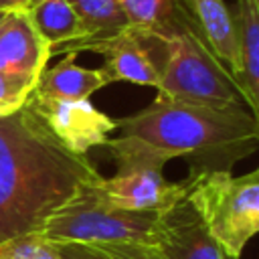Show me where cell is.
Returning a JSON list of instances; mask_svg holds the SVG:
<instances>
[{
	"instance_id": "1",
	"label": "cell",
	"mask_w": 259,
	"mask_h": 259,
	"mask_svg": "<svg viewBox=\"0 0 259 259\" xmlns=\"http://www.w3.org/2000/svg\"><path fill=\"white\" fill-rule=\"evenodd\" d=\"M103 174L67 150L24 103L0 117V243L40 225Z\"/></svg>"
},
{
	"instance_id": "2",
	"label": "cell",
	"mask_w": 259,
	"mask_h": 259,
	"mask_svg": "<svg viewBox=\"0 0 259 259\" xmlns=\"http://www.w3.org/2000/svg\"><path fill=\"white\" fill-rule=\"evenodd\" d=\"M115 130L140 138L172 158H186L190 172L231 170L259 144L257 115L245 105L208 107L164 95H156L138 113L115 119Z\"/></svg>"
},
{
	"instance_id": "3",
	"label": "cell",
	"mask_w": 259,
	"mask_h": 259,
	"mask_svg": "<svg viewBox=\"0 0 259 259\" xmlns=\"http://www.w3.org/2000/svg\"><path fill=\"white\" fill-rule=\"evenodd\" d=\"M186 198L221 249L239 259L259 231V172L233 176L229 170L190 172Z\"/></svg>"
},
{
	"instance_id": "4",
	"label": "cell",
	"mask_w": 259,
	"mask_h": 259,
	"mask_svg": "<svg viewBox=\"0 0 259 259\" xmlns=\"http://www.w3.org/2000/svg\"><path fill=\"white\" fill-rule=\"evenodd\" d=\"M162 47L164 63L156 87L158 95L208 107L245 105L239 85L210 53L194 26L176 32Z\"/></svg>"
},
{
	"instance_id": "5",
	"label": "cell",
	"mask_w": 259,
	"mask_h": 259,
	"mask_svg": "<svg viewBox=\"0 0 259 259\" xmlns=\"http://www.w3.org/2000/svg\"><path fill=\"white\" fill-rule=\"evenodd\" d=\"M97 184L53 212L36 235L53 243H136L154 247L158 212L117 208L97 192Z\"/></svg>"
},
{
	"instance_id": "6",
	"label": "cell",
	"mask_w": 259,
	"mask_h": 259,
	"mask_svg": "<svg viewBox=\"0 0 259 259\" xmlns=\"http://www.w3.org/2000/svg\"><path fill=\"white\" fill-rule=\"evenodd\" d=\"M26 105L67 150L81 156L103 146L115 130V119L91 105L89 99H55L32 91Z\"/></svg>"
},
{
	"instance_id": "7",
	"label": "cell",
	"mask_w": 259,
	"mask_h": 259,
	"mask_svg": "<svg viewBox=\"0 0 259 259\" xmlns=\"http://www.w3.org/2000/svg\"><path fill=\"white\" fill-rule=\"evenodd\" d=\"M148 40L132 28L115 32L105 38H87L75 40L65 47H59L55 53H79V51H93L103 57V75L107 83L113 81H130L136 85L158 87L160 83V67L154 61ZM53 53V55H55Z\"/></svg>"
},
{
	"instance_id": "8",
	"label": "cell",
	"mask_w": 259,
	"mask_h": 259,
	"mask_svg": "<svg viewBox=\"0 0 259 259\" xmlns=\"http://www.w3.org/2000/svg\"><path fill=\"white\" fill-rule=\"evenodd\" d=\"M162 170L154 166L117 168L113 176L101 178L97 192L123 210L162 212L186 194V182H170Z\"/></svg>"
},
{
	"instance_id": "9",
	"label": "cell",
	"mask_w": 259,
	"mask_h": 259,
	"mask_svg": "<svg viewBox=\"0 0 259 259\" xmlns=\"http://www.w3.org/2000/svg\"><path fill=\"white\" fill-rule=\"evenodd\" d=\"M154 249L162 259H233L210 237L186 194L158 212Z\"/></svg>"
},
{
	"instance_id": "10",
	"label": "cell",
	"mask_w": 259,
	"mask_h": 259,
	"mask_svg": "<svg viewBox=\"0 0 259 259\" xmlns=\"http://www.w3.org/2000/svg\"><path fill=\"white\" fill-rule=\"evenodd\" d=\"M49 57L51 47L34 30L28 14L24 10L8 12L0 24V71L36 83Z\"/></svg>"
},
{
	"instance_id": "11",
	"label": "cell",
	"mask_w": 259,
	"mask_h": 259,
	"mask_svg": "<svg viewBox=\"0 0 259 259\" xmlns=\"http://www.w3.org/2000/svg\"><path fill=\"white\" fill-rule=\"evenodd\" d=\"M188 6V14L194 22L198 36L210 49V53L225 65L235 83L241 79V59L237 45L235 18L225 0H182Z\"/></svg>"
},
{
	"instance_id": "12",
	"label": "cell",
	"mask_w": 259,
	"mask_h": 259,
	"mask_svg": "<svg viewBox=\"0 0 259 259\" xmlns=\"http://www.w3.org/2000/svg\"><path fill=\"white\" fill-rule=\"evenodd\" d=\"M117 4L125 16L127 28L158 42L194 26L180 0H117Z\"/></svg>"
},
{
	"instance_id": "13",
	"label": "cell",
	"mask_w": 259,
	"mask_h": 259,
	"mask_svg": "<svg viewBox=\"0 0 259 259\" xmlns=\"http://www.w3.org/2000/svg\"><path fill=\"white\" fill-rule=\"evenodd\" d=\"M235 28L241 59L239 89L253 115L259 111V0H237Z\"/></svg>"
},
{
	"instance_id": "14",
	"label": "cell",
	"mask_w": 259,
	"mask_h": 259,
	"mask_svg": "<svg viewBox=\"0 0 259 259\" xmlns=\"http://www.w3.org/2000/svg\"><path fill=\"white\" fill-rule=\"evenodd\" d=\"M105 85L107 79L101 69H85L75 63V53H65L57 65L42 69L32 91L55 99H89Z\"/></svg>"
},
{
	"instance_id": "15",
	"label": "cell",
	"mask_w": 259,
	"mask_h": 259,
	"mask_svg": "<svg viewBox=\"0 0 259 259\" xmlns=\"http://www.w3.org/2000/svg\"><path fill=\"white\" fill-rule=\"evenodd\" d=\"M24 12L40 38L51 47V55L59 47L83 40L87 36L81 18L67 0H36Z\"/></svg>"
},
{
	"instance_id": "16",
	"label": "cell",
	"mask_w": 259,
	"mask_h": 259,
	"mask_svg": "<svg viewBox=\"0 0 259 259\" xmlns=\"http://www.w3.org/2000/svg\"><path fill=\"white\" fill-rule=\"evenodd\" d=\"M85 26V38H105L127 28L117 0H67ZM55 53V51H53Z\"/></svg>"
},
{
	"instance_id": "17",
	"label": "cell",
	"mask_w": 259,
	"mask_h": 259,
	"mask_svg": "<svg viewBox=\"0 0 259 259\" xmlns=\"http://www.w3.org/2000/svg\"><path fill=\"white\" fill-rule=\"evenodd\" d=\"M63 259H162L154 247L136 243H55Z\"/></svg>"
},
{
	"instance_id": "18",
	"label": "cell",
	"mask_w": 259,
	"mask_h": 259,
	"mask_svg": "<svg viewBox=\"0 0 259 259\" xmlns=\"http://www.w3.org/2000/svg\"><path fill=\"white\" fill-rule=\"evenodd\" d=\"M103 146L109 150V154L117 162V168H140V166L164 168L172 160L170 154L134 136L121 134L117 138H107Z\"/></svg>"
},
{
	"instance_id": "19",
	"label": "cell",
	"mask_w": 259,
	"mask_h": 259,
	"mask_svg": "<svg viewBox=\"0 0 259 259\" xmlns=\"http://www.w3.org/2000/svg\"><path fill=\"white\" fill-rule=\"evenodd\" d=\"M0 259H63V257L53 241L36 233H26L2 241Z\"/></svg>"
},
{
	"instance_id": "20",
	"label": "cell",
	"mask_w": 259,
	"mask_h": 259,
	"mask_svg": "<svg viewBox=\"0 0 259 259\" xmlns=\"http://www.w3.org/2000/svg\"><path fill=\"white\" fill-rule=\"evenodd\" d=\"M32 89H34V81L14 73L0 71V117L10 115L20 107H24Z\"/></svg>"
},
{
	"instance_id": "21",
	"label": "cell",
	"mask_w": 259,
	"mask_h": 259,
	"mask_svg": "<svg viewBox=\"0 0 259 259\" xmlns=\"http://www.w3.org/2000/svg\"><path fill=\"white\" fill-rule=\"evenodd\" d=\"M36 0H0V10L4 12H14V10H26L34 4Z\"/></svg>"
},
{
	"instance_id": "22",
	"label": "cell",
	"mask_w": 259,
	"mask_h": 259,
	"mask_svg": "<svg viewBox=\"0 0 259 259\" xmlns=\"http://www.w3.org/2000/svg\"><path fill=\"white\" fill-rule=\"evenodd\" d=\"M6 14H8V12H4V10H0V24H2V20L6 18Z\"/></svg>"
}]
</instances>
